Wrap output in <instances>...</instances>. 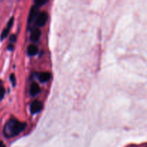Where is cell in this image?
Masks as SVG:
<instances>
[{
  "instance_id": "cell-1",
  "label": "cell",
  "mask_w": 147,
  "mask_h": 147,
  "mask_svg": "<svg viewBox=\"0 0 147 147\" xmlns=\"http://www.w3.org/2000/svg\"><path fill=\"white\" fill-rule=\"evenodd\" d=\"M26 126V123L20 122L16 119H10L4 126L3 133L7 138L14 137L23 131Z\"/></svg>"
},
{
  "instance_id": "cell-2",
  "label": "cell",
  "mask_w": 147,
  "mask_h": 147,
  "mask_svg": "<svg viewBox=\"0 0 147 147\" xmlns=\"http://www.w3.org/2000/svg\"><path fill=\"white\" fill-rule=\"evenodd\" d=\"M48 20V14L46 12L39 13L38 16L35 20V24L38 27H41L44 26Z\"/></svg>"
},
{
  "instance_id": "cell-3",
  "label": "cell",
  "mask_w": 147,
  "mask_h": 147,
  "mask_svg": "<svg viewBox=\"0 0 147 147\" xmlns=\"http://www.w3.org/2000/svg\"><path fill=\"white\" fill-rule=\"evenodd\" d=\"M39 14V7L37 6L34 5L31 8V10L30 11V14L28 17V23L30 24L32 22H34L36 20L37 17Z\"/></svg>"
},
{
  "instance_id": "cell-4",
  "label": "cell",
  "mask_w": 147,
  "mask_h": 147,
  "mask_svg": "<svg viewBox=\"0 0 147 147\" xmlns=\"http://www.w3.org/2000/svg\"><path fill=\"white\" fill-rule=\"evenodd\" d=\"M42 107L43 105L41 102L38 101V100H35V101L32 102L31 106H30V112L32 114L39 113V112L42 111Z\"/></svg>"
},
{
  "instance_id": "cell-5",
  "label": "cell",
  "mask_w": 147,
  "mask_h": 147,
  "mask_svg": "<svg viewBox=\"0 0 147 147\" xmlns=\"http://www.w3.org/2000/svg\"><path fill=\"white\" fill-rule=\"evenodd\" d=\"M13 22H14V18H13V17H11V18L10 19L9 21V22H8V24H7L6 28L2 31V33H1V40H4V38H6V37H7V36L8 35L9 33L10 30H11V27H12V25H13Z\"/></svg>"
},
{
  "instance_id": "cell-6",
  "label": "cell",
  "mask_w": 147,
  "mask_h": 147,
  "mask_svg": "<svg viewBox=\"0 0 147 147\" xmlns=\"http://www.w3.org/2000/svg\"><path fill=\"white\" fill-rule=\"evenodd\" d=\"M40 86L37 83H32L30 88V94L31 96H35L40 93Z\"/></svg>"
},
{
  "instance_id": "cell-7",
  "label": "cell",
  "mask_w": 147,
  "mask_h": 147,
  "mask_svg": "<svg viewBox=\"0 0 147 147\" xmlns=\"http://www.w3.org/2000/svg\"><path fill=\"white\" fill-rule=\"evenodd\" d=\"M40 35H41V32H40V29L35 28L32 31L31 34H30V39L32 41L37 42L40 39Z\"/></svg>"
},
{
  "instance_id": "cell-8",
  "label": "cell",
  "mask_w": 147,
  "mask_h": 147,
  "mask_svg": "<svg viewBox=\"0 0 147 147\" xmlns=\"http://www.w3.org/2000/svg\"><path fill=\"white\" fill-rule=\"evenodd\" d=\"M50 78H51V75L50 73H41L39 75V80L42 83H46L48 80H50Z\"/></svg>"
},
{
  "instance_id": "cell-9",
  "label": "cell",
  "mask_w": 147,
  "mask_h": 147,
  "mask_svg": "<svg viewBox=\"0 0 147 147\" xmlns=\"http://www.w3.org/2000/svg\"><path fill=\"white\" fill-rule=\"evenodd\" d=\"M38 52V48L35 45H30L27 47V54L30 56L35 55Z\"/></svg>"
},
{
  "instance_id": "cell-10",
  "label": "cell",
  "mask_w": 147,
  "mask_h": 147,
  "mask_svg": "<svg viewBox=\"0 0 147 147\" xmlns=\"http://www.w3.org/2000/svg\"><path fill=\"white\" fill-rule=\"evenodd\" d=\"M4 93H5V90H4V88L2 84V82L0 80V101L4 98Z\"/></svg>"
},
{
  "instance_id": "cell-11",
  "label": "cell",
  "mask_w": 147,
  "mask_h": 147,
  "mask_svg": "<svg viewBox=\"0 0 147 147\" xmlns=\"http://www.w3.org/2000/svg\"><path fill=\"white\" fill-rule=\"evenodd\" d=\"M47 0H34V2H35V5L37 7H41V6L44 5L47 3Z\"/></svg>"
},
{
  "instance_id": "cell-12",
  "label": "cell",
  "mask_w": 147,
  "mask_h": 147,
  "mask_svg": "<svg viewBox=\"0 0 147 147\" xmlns=\"http://www.w3.org/2000/svg\"><path fill=\"white\" fill-rule=\"evenodd\" d=\"M10 80H11V83H12L13 86H14L16 85V77L15 76H14V74H11V76H10Z\"/></svg>"
},
{
  "instance_id": "cell-13",
  "label": "cell",
  "mask_w": 147,
  "mask_h": 147,
  "mask_svg": "<svg viewBox=\"0 0 147 147\" xmlns=\"http://www.w3.org/2000/svg\"><path fill=\"white\" fill-rule=\"evenodd\" d=\"M15 41H16V36L11 35V37H10V42H11V44L12 42H14Z\"/></svg>"
},
{
  "instance_id": "cell-14",
  "label": "cell",
  "mask_w": 147,
  "mask_h": 147,
  "mask_svg": "<svg viewBox=\"0 0 147 147\" xmlns=\"http://www.w3.org/2000/svg\"><path fill=\"white\" fill-rule=\"evenodd\" d=\"M0 147H6L4 144L2 142H0Z\"/></svg>"
}]
</instances>
